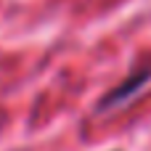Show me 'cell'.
Listing matches in <instances>:
<instances>
[{
  "mask_svg": "<svg viewBox=\"0 0 151 151\" xmlns=\"http://www.w3.org/2000/svg\"><path fill=\"white\" fill-rule=\"evenodd\" d=\"M151 80V66H141V69H133L117 88H111L104 98H101V104H98V111H106V109H117V106H122V104H127L135 93H141V88L146 85Z\"/></svg>",
  "mask_w": 151,
  "mask_h": 151,
  "instance_id": "cell-1",
  "label": "cell"
}]
</instances>
